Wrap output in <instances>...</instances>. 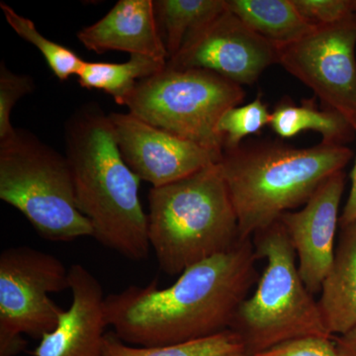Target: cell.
<instances>
[{
	"instance_id": "1",
	"label": "cell",
	"mask_w": 356,
	"mask_h": 356,
	"mask_svg": "<svg viewBox=\"0 0 356 356\" xmlns=\"http://www.w3.org/2000/svg\"><path fill=\"white\" fill-rule=\"evenodd\" d=\"M252 238L189 267L163 289L153 280L105 297L108 327L135 346H168L228 331L241 304L259 282Z\"/></svg>"
},
{
	"instance_id": "2",
	"label": "cell",
	"mask_w": 356,
	"mask_h": 356,
	"mask_svg": "<svg viewBox=\"0 0 356 356\" xmlns=\"http://www.w3.org/2000/svg\"><path fill=\"white\" fill-rule=\"evenodd\" d=\"M65 142L77 206L93 238L130 261L147 259L151 245L140 179L122 156L109 115L95 103L79 107L65 123Z\"/></svg>"
},
{
	"instance_id": "3",
	"label": "cell",
	"mask_w": 356,
	"mask_h": 356,
	"mask_svg": "<svg viewBox=\"0 0 356 356\" xmlns=\"http://www.w3.org/2000/svg\"><path fill=\"white\" fill-rule=\"evenodd\" d=\"M353 156L350 147L324 142L295 147L262 140L225 149L219 165L242 240H250L285 213L305 205Z\"/></svg>"
},
{
	"instance_id": "4",
	"label": "cell",
	"mask_w": 356,
	"mask_h": 356,
	"mask_svg": "<svg viewBox=\"0 0 356 356\" xmlns=\"http://www.w3.org/2000/svg\"><path fill=\"white\" fill-rule=\"evenodd\" d=\"M147 234L159 268L170 276L228 252L243 241L219 163L152 187Z\"/></svg>"
},
{
	"instance_id": "5",
	"label": "cell",
	"mask_w": 356,
	"mask_h": 356,
	"mask_svg": "<svg viewBox=\"0 0 356 356\" xmlns=\"http://www.w3.org/2000/svg\"><path fill=\"white\" fill-rule=\"evenodd\" d=\"M252 238L257 259L267 264L254 294L238 307L229 327L240 337L243 353L255 356L302 337H332L300 276L284 226L277 221Z\"/></svg>"
},
{
	"instance_id": "6",
	"label": "cell",
	"mask_w": 356,
	"mask_h": 356,
	"mask_svg": "<svg viewBox=\"0 0 356 356\" xmlns=\"http://www.w3.org/2000/svg\"><path fill=\"white\" fill-rule=\"evenodd\" d=\"M0 199L51 242L93 236L90 222L77 206L67 156L29 131L16 129L0 140Z\"/></svg>"
},
{
	"instance_id": "7",
	"label": "cell",
	"mask_w": 356,
	"mask_h": 356,
	"mask_svg": "<svg viewBox=\"0 0 356 356\" xmlns=\"http://www.w3.org/2000/svg\"><path fill=\"white\" fill-rule=\"evenodd\" d=\"M245 91L219 74L166 67L139 81L120 105L154 127L222 153L218 135L222 115L245 99Z\"/></svg>"
},
{
	"instance_id": "8",
	"label": "cell",
	"mask_w": 356,
	"mask_h": 356,
	"mask_svg": "<svg viewBox=\"0 0 356 356\" xmlns=\"http://www.w3.org/2000/svg\"><path fill=\"white\" fill-rule=\"evenodd\" d=\"M70 290V268L55 255L27 245L0 254V356L25 350L23 336L41 339L63 310L50 294Z\"/></svg>"
},
{
	"instance_id": "9",
	"label": "cell",
	"mask_w": 356,
	"mask_h": 356,
	"mask_svg": "<svg viewBox=\"0 0 356 356\" xmlns=\"http://www.w3.org/2000/svg\"><path fill=\"white\" fill-rule=\"evenodd\" d=\"M355 48V13L278 48V64L310 88L325 108L344 117L356 132Z\"/></svg>"
},
{
	"instance_id": "10",
	"label": "cell",
	"mask_w": 356,
	"mask_h": 356,
	"mask_svg": "<svg viewBox=\"0 0 356 356\" xmlns=\"http://www.w3.org/2000/svg\"><path fill=\"white\" fill-rule=\"evenodd\" d=\"M273 64H278L277 47L252 31L226 6L216 18L192 33L166 65L209 70L242 86L254 84Z\"/></svg>"
},
{
	"instance_id": "11",
	"label": "cell",
	"mask_w": 356,
	"mask_h": 356,
	"mask_svg": "<svg viewBox=\"0 0 356 356\" xmlns=\"http://www.w3.org/2000/svg\"><path fill=\"white\" fill-rule=\"evenodd\" d=\"M108 115L126 163L153 187L173 184L221 161L222 153L154 127L135 115Z\"/></svg>"
},
{
	"instance_id": "12",
	"label": "cell",
	"mask_w": 356,
	"mask_h": 356,
	"mask_svg": "<svg viewBox=\"0 0 356 356\" xmlns=\"http://www.w3.org/2000/svg\"><path fill=\"white\" fill-rule=\"evenodd\" d=\"M346 186V173L325 179L301 210L285 213L280 221L298 257V270L309 292L315 295L331 270L339 209Z\"/></svg>"
},
{
	"instance_id": "13",
	"label": "cell",
	"mask_w": 356,
	"mask_h": 356,
	"mask_svg": "<svg viewBox=\"0 0 356 356\" xmlns=\"http://www.w3.org/2000/svg\"><path fill=\"white\" fill-rule=\"evenodd\" d=\"M72 301L56 329L40 339L33 356H104L105 297L99 280L86 267H70Z\"/></svg>"
},
{
	"instance_id": "14",
	"label": "cell",
	"mask_w": 356,
	"mask_h": 356,
	"mask_svg": "<svg viewBox=\"0 0 356 356\" xmlns=\"http://www.w3.org/2000/svg\"><path fill=\"white\" fill-rule=\"evenodd\" d=\"M89 51H125L168 62V51L154 15V0H119L104 17L77 32Z\"/></svg>"
},
{
	"instance_id": "15",
	"label": "cell",
	"mask_w": 356,
	"mask_h": 356,
	"mask_svg": "<svg viewBox=\"0 0 356 356\" xmlns=\"http://www.w3.org/2000/svg\"><path fill=\"white\" fill-rule=\"evenodd\" d=\"M327 332L341 336L356 325V221L341 228L334 262L318 300Z\"/></svg>"
},
{
	"instance_id": "16",
	"label": "cell",
	"mask_w": 356,
	"mask_h": 356,
	"mask_svg": "<svg viewBox=\"0 0 356 356\" xmlns=\"http://www.w3.org/2000/svg\"><path fill=\"white\" fill-rule=\"evenodd\" d=\"M226 6L277 48L299 41L318 27L300 14L292 0H226Z\"/></svg>"
},
{
	"instance_id": "17",
	"label": "cell",
	"mask_w": 356,
	"mask_h": 356,
	"mask_svg": "<svg viewBox=\"0 0 356 356\" xmlns=\"http://www.w3.org/2000/svg\"><path fill=\"white\" fill-rule=\"evenodd\" d=\"M271 128L283 139H290L305 131L321 134L322 142L344 145L356 137L355 129L341 114L331 109H318L313 100L301 105L283 102L271 113Z\"/></svg>"
},
{
	"instance_id": "18",
	"label": "cell",
	"mask_w": 356,
	"mask_h": 356,
	"mask_svg": "<svg viewBox=\"0 0 356 356\" xmlns=\"http://www.w3.org/2000/svg\"><path fill=\"white\" fill-rule=\"evenodd\" d=\"M154 9L170 60L192 33L226 9V0H154Z\"/></svg>"
},
{
	"instance_id": "19",
	"label": "cell",
	"mask_w": 356,
	"mask_h": 356,
	"mask_svg": "<svg viewBox=\"0 0 356 356\" xmlns=\"http://www.w3.org/2000/svg\"><path fill=\"white\" fill-rule=\"evenodd\" d=\"M166 64L140 55H130L127 62L120 64L84 60L77 77L81 88L102 90L120 104L139 81L158 74Z\"/></svg>"
},
{
	"instance_id": "20",
	"label": "cell",
	"mask_w": 356,
	"mask_h": 356,
	"mask_svg": "<svg viewBox=\"0 0 356 356\" xmlns=\"http://www.w3.org/2000/svg\"><path fill=\"white\" fill-rule=\"evenodd\" d=\"M243 353L240 337L231 330L207 339L168 346H135L122 341L114 332H106L104 356H225Z\"/></svg>"
},
{
	"instance_id": "21",
	"label": "cell",
	"mask_w": 356,
	"mask_h": 356,
	"mask_svg": "<svg viewBox=\"0 0 356 356\" xmlns=\"http://www.w3.org/2000/svg\"><path fill=\"white\" fill-rule=\"evenodd\" d=\"M0 8L7 23L16 34L41 51L49 67L60 81H65L70 76H77L84 60L76 53L63 44L47 39L38 31L32 20L16 13L8 4L0 2Z\"/></svg>"
},
{
	"instance_id": "22",
	"label": "cell",
	"mask_w": 356,
	"mask_h": 356,
	"mask_svg": "<svg viewBox=\"0 0 356 356\" xmlns=\"http://www.w3.org/2000/svg\"><path fill=\"white\" fill-rule=\"evenodd\" d=\"M270 112L261 96H257L248 104L227 110L218 122L217 133L224 140V149H234L240 146L245 138L270 125Z\"/></svg>"
},
{
	"instance_id": "23",
	"label": "cell",
	"mask_w": 356,
	"mask_h": 356,
	"mask_svg": "<svg viewBox=\"0 0 356 356\" xmlns=\"http://www.w3.org/2000/svg\"><path fill=\"white\" fill-rule=\"evenodd\" d=\"M35 89L34 81L27 74H15L6 67L0 65V140L15 133L11 124V113L18 100L29 95Z\"/></svg>"
},
{
	"instance_id": "24",
	"label": "cell",
	"mask_w": 356,
	"mask_h": 356,
	"mask_svg": "<svg viewBox=\"0 0 356 356\" xmlns=\"http://www.w3.org/2000/svg\"><path fill=\"white\" fill-rule=\"evenodd\" d=\"M297 10L315 26L334 24L355 13L353 0H292Z\"/></svg>"
},
{
	"instance_id": "25",
	"label": "cell",
	"mask_w": 356,
	"mask_h": 356,
	"mask_svg": "<svg viewBox=\"0 0 356 356\" xmlns=\"http://www.w3.org/2000/svg\"><path fill=\"white\" fill-rule=\"evenodd\" d=\"M332 337H308L292 339L255 356H337Z\"/></svg>"
},
{
	"instance_id": "26",
	"label": "cell",
	"mask_w": 356,
	"mask_h": 356,
	"mask_svg": "<svg viewBox=\"0 0 356 356\" xmlns=\"http://www.w3.org/2000/svg\"><path fill=\"white\" fill-rule=\"evenodd\" d=\"M356 133V132H355ZM356 221V158L355 166L351 172V188L348 201L344 206L343 214L339 217V226L343 228L344 226Z\"/></svg>"
},
{
	"instance_id": "27",
	"label": "cell",
	"mask_w": 356,
	"mask_h": 356,
	"mask_svg": "<svg viewBox=\"0 0 356 356\" xmlns=\"http://www.w3.org/2000/svg\"><path fill=\"white\" fill-rule=\"evenodd\" d=\"M337 356H356V325L346 334L332 337Z\"/></svg>"
},
{
	"instance_id": "28",
	"label": "cell",
	"mask_w": 356,
	"mask_h": 356,
	"mask_svg": "<svg viewBox=\"0 0 356 356\" xmlns=\"http://www.w3.org/2000/svg\"><path fill=\"white\" fill-rule=\"evenodd\" d=\"M225 356H248V355H245V353H233V355H225Z\"/></svg>"
},
{
	"instance_id": "29",
	"label": "cell",
	"mask_w": 356,
	"mask_h": 356,
	"mask_svg": "<svg viewBox=\"0 0 356 356\" xmlns=\"http://www.w3.org/2000/svg\"><path fill=\"white\" fill-rule=\"evenodd\" d=\"M353 6H355V13H356V0H353Z\"/></svg>"
}]
</instances>
